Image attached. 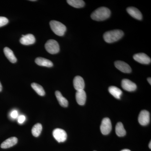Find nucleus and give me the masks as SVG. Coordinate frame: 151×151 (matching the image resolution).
<instances>
[{"instance_id":"nucleus-26","label":"nucleus","mask_w":151,"mask_h":151,"mask_svg":"<svg viewBox=\"0 0 151 151\" xmlns=\"http://www.w3.org/2000/svg\"><path fill=\"white\" fill-rule=\"evenodd\" d=\"M18 116V113L17 111H13L11 113V117L13 119H16L17 118Z\"/></svg>"},{"instance_id":"nucleus-15","label":"nucleus","mask_w":151,"mask_h":151,"mask_svg":"<svg viewBox=\"0 0 151 151\" xmlns=\"http://www.w3.org/2000/svg\"><path fill=\"white\" fill-rule=\"evenodd\" d=\"M127 12L134 18L139 20H142V13L136 8L134 7H130L127 9Z\"/></svg>"},{"instance_id":"nucleus-11","label":"nucleus","mask_w":151,"mask_h":151,"mask_svg":"<svg viewBox=\"0 0 151 151\" xmlns=\"http://www.w3.org/2000/svg\"><path fill=\"white\" fill-rule=\"evenodd\" d=\"M73 86L76 91L84 90L85 83L83 78L79 76H75L73 79Z\"/></svg>"},{"instance_id":"nucleus-8","label":"nucleus","mask_w":151,"mask_h":151,"mask_svg":"<svg viewBox=\"0 0 151 151\" xmlns=\"http://www.w3.org/2000/svg\"><path fill=\"white\" fill-rule=\"evenodd\" d=\"M133 58L137 62L143 64H149L151 63L150 57L144 53H139L135 54Z\"/></svg>"},{"instance_id":"nucleus-29","label":"nucleus","mask_w":151,"mask_h":151,"mask_svg":"<svg viewBox=\"0 0 151 151\" xmlns=\"http://www.w3.org/2000/svg\"><path fill=\"white\" fill-rule=\"evenodd\" d=\"M121 151H131L130 150H128V149H124V150H122Z\"/></svg>"},{"instance_id":"nucleus-28","label":"nucleus","mask_w":151,"mask_h":151,"mask_svg":"<svg viewBox=\"0 0 151 151\" xmlns=\"http://www.w3.org/2000/svg\"><path fill=\"white\" fill-rule=\"evenodd\" d=\"M2 90V86L0 82V92H1Z\"/></svg>"},{"instance_id":"nucleus-14","label":"nucleus","mask_w":151,"mask_h":151,"mask_svg":"<svg viewBox=\"0 0 151 151\" xmlns=\"http://www.w3.org/2000/svg\"><path fill=\"white\" fill-rule=\"evenodd\" d=\"M17 142V138L16 137H12L4 141L1 145V147L3 149L9 148L16 145Z\"/></svg>"},{"instance_id":"nucleus-20","label":"nucleus","mask_w":151,"mask_h":151,"mask_svg":"<svg viewBox=\"0 0 151 151\" xmlns=\"http://www.w3.org/2000/svg\"><path fill=\"white\" fill-rule=\"evenodd\" d=\"M67 2L69 5L76 8H81L85 5V3L82 0H67Z\"/></svg>"},{"instance_id":"nucleus-24","label":"nucleus","mask_w":151,"mask_h":151,"mask_svg":"<svg viewBox=\"0 0 151 151\" xmlns=\"http://www.w3.org/2000/svg\"><path fill=\"white\" fill-rule=\"evenodd\" d=\"M9 23L8 19L5 17H0V27L4 26Z\"/></svg>"},{"instance_id":"nucleus-17","label":"nucleus","mask_w":151,"mask_h":151,"mask_svg":"<svg viewBox=\"0 0 151 151\" xmlns=\"http://www.w3.org/2000/svg\"><path fill=\"white\" fill-rule=\"evenodd\" d=\"M4 53L9 60L12 63H15L17 61V58L14 54L12 50L8 47H5L4 49Z\"/></svg>"},{"instance_id":"nucleus-18","label":"nucleus","mask_w":151,"mask_h":151,"mask_svg":"<svg viewBox=\"0 0 151 151\" xmlns=\"http://www.w3.org/2000/svg\"><path fill=\"white\" fill-rule=\"evenodd\" d=\"M55 94L60 105L64 108L67 107L68 105V101L66 98L63 97L60 92L59 91H56L55 92Z\"/></svg>"},{"instance_id":"nucleus-32","label":"nucleus","mask_w":151,"mask_h":151,"mask_svg":"<svg viewBox=\"0 0 151 151\" xmlns=\"http://www.w3.org/2000/svg\"></svg>"},{"instance_id":"nucleus-23","label":"nucleus","mask_w":151,"mask_h":151,"mask_svg":"<svg viewBox=\"0 0 151 151\" xmlns=\"http://www.w3.org/2000/svg\"><path fill=\"white\" fill-rule=\"evenodd\" d=\"M32 87L40 96H43L45 95V91L42 86L36 83H32L31 84Z\"/></svg>"},{"instance_id":"nucleus-3","label":"nucleus","mask_w":151,"mask_h":151,"mask_svg":"<svg viewBox=\"0 0 151 151\" xmlns=\"http://www.w3.org/2000/svg\"><path fill=\"white\" fill-rule=\"evenodd\" d=\"M50 25L52 30L56 35L62 36L65 34L66 27L65 25L60 22L52 20L50 22Z\"/></svg>"},{"instance_id":"nucleus-27","label":"nucleus","mask_w":151,"mask_h":151,"mask_svg":"<svg viewBox=\"0 0 151 151\" xmlns=\"http://www.w3.org/2000/svg\"><path fill=\"white\" fill-rule=\"evenodd\" d=\"M147 81H148L149 84H151V78L150 77H149V78H147Z\"/></svg>"},{"instance_id":"nucleus-21","label":"nucleus","mask_w":151,"mask_h":151,"mask_svg":"<svg viewBox=\"0 0 151 151\" xmlns=\"http://www.w3.org/2000/svg\"><path fill=\"white\" fill-rule=\"evenodd\" d=\"M116 133L119 137H124L126 134V131L124 129V125L121 122H119L116 124Z\"/></svg>"},{"instance_id":"nucleus-4","label":"nucleus","mask_w":151,"mask_h":151,"mask_svg":"<svg viewBox=\"0 0 151 151\" xmlns=\"http://www.w3.org/2000/svg\"><path fill=\"white\" fill-rule=\"evenodd\" d=\"M45 48L47 52L51 54H56L60 51L58 42L54 40H49L45 44Z\"/></svg>"},{"instance_id":"nucleus-16","label":"nucleus","mask_w":151,"mask_h":151,"mask_svg":"<svg viewBox=\"0 0 151 151\" xmlns=\"http://www.w3.org/2000/svg\"><path fill=\"white\" fill-rule=\"evenodd\" d=\"M35 62L37 65L40 66L47 67H51L53 66V63L50 60L43 58H36Z\"/></svg>"},{"instance_id":"nucleus-1","label":"nucleus","mask_w":151,"mask_h":151,"mask_svg":"<svg viewBox=\"0 0 151 151\" xmlns=\"http://www.w3.org/2000/svg\"><path fill=\"white\" fill-rule=\"evenodd\" d=\"M111 14V11L109 9L102 7L94 11L91 14V17L94 20L102 21L108 19Z\"/></svg>"},{"instance_id":"nucleus-2","label":"nucleus","mask_w":151,"mask_h":151,"mask_svg":"<svg viewBox=\"0 0 151 151\" xmlns=\"http://www.w3.org/2000/svg\"><path fill=\"white\" fill-rule=\"evenodd\" d=\"M124 35V32L119 29L108 31L103 35L104 40L107 43H113L121 39Z\"/></svg>"},{"instance_id":"nucleus-19","label":"nucleus","mask_w":151,"mask_h":151,"mask_svg":"<svg viewBox=\"0 0 151 151\" xmlns=\"http://www.w3.org/2000/svg\"><path fill=\"white\" fill-rule=\"evenodd\" d=\"M108 91L110 94L117 99H120L123 93L121 89L115 86H111L109 87Z\"/></svg>"},{"instance_id":"nucleus-9","label":"nucleus","mask_w":151,"mask_h":151,"mask_svg":"<svg viewBox=\"0 0 151 151\" xmlns=\"http://www.w3.org/2000/svg\"><path fill=\"white\" fill-rule=\"evenodd\" d=\"M115 67L120 71L125 73H130L132 72V68L129 64L124 61L118 60L115 62Z\"/></svg>"},{"instance_id":"nucleus-10","label":"nucleus","mask_w":151,"mask_h":151,"mask_svg":"<svg viewBox=\"0 0 151 151\" xmlns=\"http://www.w3.org/2000/svg\"><path fill=\"white\" fill-rule=\"evenodd\" d=\"M122 86L123 89L129 92H133L137 89V85L129 79H124L122 80Z\"/></svg>"},{"instance_id":"nucleus-25","label":"nucleus","mask_w":151,"mask_h":151,"mask_svg":"<svg viewBox=\"0 0 151 151\" xmlns=\"http://www.w3.org/2000/svg\"><path fill=\"white\" fill-rule=\"evenodd\" d=\"M26 120L25 116H23V115H21V116H19L18 118V122L19 124H22L25 122Z\"/></svg>"},{"instance_id":"nucleus-31","label":"nucleus","mask_w":151,"mask_h":151,"mask_svg":"<svg viewBox=\"0 0 151 151\" xmlns=\"http://www.w3.org/2000/svg\"><path fill=\"white\" fill-rule=\"evenodd\" d=\"M30 1H35L36 0H30Z\"/></svg>"},{"instance_id":"nucleus-5","label":"nucleus","mask_w":151,"mask_h":151,"mask_svg":"<svg viewBox=\"0 0 151 151\" xmlns=\"http://www.w3.org/2000/svg\"><path fill=\"white\" fill-rule=\"evenodd\" d=\"M52 135L55 140L58 142H63L67 139V135L64 130L60 129H56L53 130Z\"/></svg>"},{"instance_id":"nucleus-30","label":"nucleus","mask_w":151,"mask_h":151,"mask_svg":"<svg viewBox=\"0 0 151 151\" xmlns=\"http://www.w3.org/2000/svg\"><path fill=\"white\" fill-rule=\"evenodd\" d=\"M149 148H150V149H151V142L150 141V144H149Z\"/></svg>"},{"instance_id":"nucleus-12","label":"nucleus","mask_w":151,"mask_h":151,"mask_svg":"<svg viewBox=\"0 0 151 151\" xmlns=\"http://www.w3.org/2000/svg\"><path fill=\"white\" fill-rule=\"evenodd\" d=\"M22 37L20 40V42L24 45H28L35 43V38L32 34H27V35H22Z\"/></svg>"},{"instance_id":"nucleus-22","label":"nucleus","mask_w":151,"mask_h":151,"mask_svg":"<svg viewBox=\"0 0 151 151\" xmlns=\"http://www.w3.org/2000/svg\"><path fill=\"white\" fill-rule=\"evenodd\" d=\"M42 125L40 123L36 124L32 127V133L33 136L35 137H39L42 131Z\"/></svg>"},{"instance_id":"nucleus-13","label":"nucleus","mask_w":151,"mask_h":151,"mask_svg":"<svg viewBox=\"0 0 151 151\" xmlns=\"http://www.w3.org/2000/svg\"><path fill=\"white\" fill-rule=\"evenodd\" d=\"M86 93L84 90H78L76 93V99L78 105H83L86 101Z\"/></svg>"},{"instance_id":"nucleus-6","label":"nucleus","mask_w":151,"mask_h":151,"mask_svg":"<svg viewBox=\"0 0 151 151\" xmlns=\"http://www.w3.org/2000/svg\"><path fill=\"white\" fill-rule=\"evenodd\" d=\"M112 130V124L109 118H104L100 126V131L103 135H108Z\"/></svg>"},{"instance_id":"nucleus-7","label":"nucleus","mask_w":151,"mask_h":151,"mask_svg":"<svg viewBox=\"0 0 151 151\" xmlns=\"http://www.w3.org/2000/svg\"><path fill=\"white\" fill-rule=\"evenodd\" d=\"M139 123L142 126H146L150 122V114L148 111L143 110L140 112L138 118Z\"/></svg>"}]
</instances>
